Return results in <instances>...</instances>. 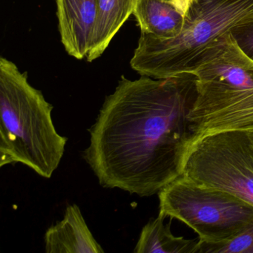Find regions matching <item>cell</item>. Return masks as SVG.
<instances>
[{"mask_svg":"<svg viewBox=\"0 0 253 253\" xmlns=\"http://www.w3.org/2000/svg\"><path fill=\"white\" fill-rule=\"evenodd\" d=\"M193 72L166 79L122 77L88 129L83 157L100 186L150 197L180 177L195 136Z\"/></svg>","mask_w":253,"mask_h":253,"instance_id":"obj_1","label":"cell"},{"mask_svg":"<svg viewBox=\"0 0 253 253\" xmlns=\"http://www.w3.org/2000/svg\"><path fill=\"white\" fill-rule=\"evenodd\" d=\"M54 106L31 85L26 72L0 59V167L23 164L51 178L61 162L68 138L52 120Z\"/></svg>","mask_w":253,"mask_h":253,"instance_id":"obj_2","label":"cell"},{"mask_svg":"<svg viewBox=\"0 0 253 253\" xmlns=\"http://www.w3.org/2000/svg\"><path fill=\"white\" fill-rule=\"evenodd\" d=\"M253 14V0H191L180 35L163 39L141 34L130 65L154 79L194 73L206 51Z\"/></svg>","mask_w":253,"mask_h":253,"instance_id":"obj_3","label":"cell"},{"mask_svg":"<svg viewBox=\"0 0 253 253\" xmlns=\"http://www.w3.org/2000/svg\"><path fill=\"white\" fill-rule=\"evenodd\" d=\"M159 213L192 228L199 241L229 239L253 219V207L237 197L180 176L158 193Z\"/></svg>","mask_w":253,"mask_h":253,"instance_id":"obj_4","label":"cell"},{"mask_svg":"<svg viewBox=\"0 0 253 253\" xmlns=\"http://www.w3.org/2000/svg\"><path fill=\"white\" fill-rule=\"evenodd\" d=\"M180 176L253 207V131H221L197 140L188 152Z\"/></svg>","mask_w":253,"mask_h":253,"instance_id":"obj_5","label":"cell"},{"mask_svg":"<svg viewBox=\"0 0 253 253\" xmlns=\"http://www.w3.org/2000/svg\"><path fill=\"white\" fill-rule=\"evenodd\" d=\"M198 88L189 115L195 142L221 131H253V88L198 80Z\"/></svg>","mask_w":253,"mask_h":253,"instance_id":"obj_6","label":"cell"},{"mask_svg":"<svg viewBox=\"0 0 253 253\" xmlns=\"http://www.w3.org/2000/svg\"><path fill=\"white\" fill-rule=\"evenodd\" d=\"M194 73L199 81L253 88V62L237 46L229 33L206 51Z\"/></svg>","mask_w":253,"mask_h":253,"instance_id":"obj_7","label":"cell"},{"mask_svg":"<svg viewBox=\"0 0 253 253\" xmlns=\"http://www.w3.org/2000/svg\"><path fill=\"white\" fill-rule=\"evenodd\" d=\"M99 0H56L59 31L68 54L86 57L97 22Z\"/></svg>","mask_w":253,"mask_h":253,"instance_id":"obj_8","label":"cell"},{"mask_svg":"<svg viewBox=\"0 0 253 253\" xmlns=\"http://www.w3.org/2000/svg\"><path fill=\"white\" fill-rule=\"evenodd\" d=\"M47 253H103L90 231L80 207H66L63 220L51 225L45 234Z\"/></svg>","mask_w":253,"mask_h":253,"instance_id":"obj_9","label":"cell"},{"mask_svg":"<svg viewBox=\"0 0 253 253\" xmlns=\"http://www.w3.org/2000/svg\"><path fill=\"white\" fill-rule=\"evenodd\" d=\"M191 0H135L133 14L141 34L163 39L180 35Z\"/></svg>","mask_w":253,"mask_h":253,"instance_id":"obj_10","label":"cell"},{"mask_svg":"<svg viewBox=\"0 0 253 253\" xmlns=\"http://www.w3.org/2000/svg\"><path fill=\"white\" fill-rule=\"evenodd\" d=\"M135 0H99L97 22L86 59L101 57L123 25L133 14Z\"/></svg>","mask_w":253,"mask_h":253,"instance_id":"obj_11","label":"cell"},{"mask_svg":"<svg viewBox=\"0 0 253 253\" xmlns=\"http://www.w3.org/2000/svg\"><path fill=\"white\" fill-rule=\"evenodd\" d=\"M165 217L159 213L156 218L143 226L134 253H197L198 241L174 236L170 230V223L164 224Z\"/></svg>","mask_w":253,"mask_h":253,"instance_id":"obj_12","label":"cell"},{"mask_svg":"<svg viewBox=\"0 0 253 253\" xmlns=\"http://www.w3.org/2000/svg\"><path fill=\"white\" fill-rule=\"evenodd\" d=\"M197 253H253V219L226 241L218 243L198 241Z\"/></svg>","mask_w":253,"mask_h":253,"instance_id":"obj_13","label":"cell"},{"mask_svg":"<svg viewBox=\"0 0 253 253\" xmlns=\"http://www.w3.org/2000/svg\"><path fill=\"white\" fill-rule=\"evenodd\" d=\"M229 35L239 49L253 62V14L232 27Z\"/></svg>","mask_w":253,"mask_h":253,"instance_id":"obj_14","label":"cell"}]
</instances>
